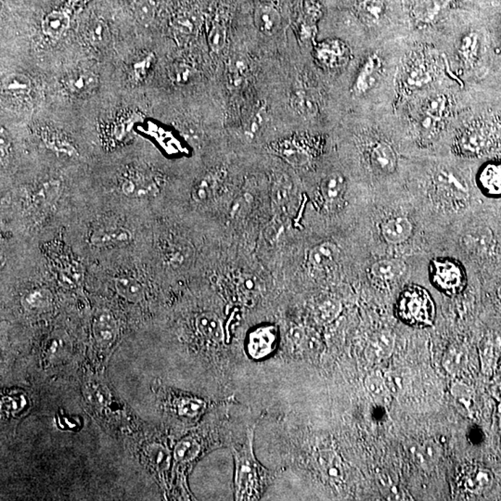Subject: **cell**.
<instances>
[{"instance_id":"cell-25","label":"cell","mask_w":501,"mask_h":501,"mask_svg":"<svg viewBox=\"0 0 501 501\" xmlns=\"http://www.w3.org/2000/svg\"><path fill=\"white\" fill-rule=\"evenodd\" d=\"M197 329L206 339L220 342L223 339V327L219 317L212 313H204L197 317Z\"/></svg>"},{"instance_id":"cell-5","label":"cell","mask_w":501,"mask_h":501,"mask_svg":"<svg viewBox=\"0 0 501 501\" xmlns=\"http://www.w3.org/2000/svg\"><path fill=\"white\" fill-rule=\"evenodd\" d=\"M277 345V330L273 326L257 328L249 334L247 351L252 358L260 361L275 350Z\"/></svg>"},{"instance_id":"cell-30","label":"cell","mask_w":501,"mask_h":501,"mask_svg":"<svg viewBox=\"0 0 501 501\" xmlns=\"http://www.w3.org/2000/svg\"><path fill=\"white\" fill-rule=\"evenodd\" d=\"M293 109L303 117H312L317 112V106L313 97L304 88L296 89L291 98Z\"/></svg>"},{"instance_id":"cell-29","label":"cell","mask_w":501,"mask_h":501,"mask_svg":"<svg viewBox=\"0 0 501 501\" xmlns=\"http://www.w3.org/2000/svg\"><path fill=\"white\" fill-rule=\"evenodd\" d=\"M115 289L121 297L138 303L144 298V289L140 282L131 277H120L115 280Z\"/></svg>"},{"instance_id":"cell-4","label":"cell","mask_w":501,"mask_h":501,"mask_svg":"<svg viewBox=\"0 0 501 501\" xmlns=\"http://www.w3.org/2000/svg\"><path fill=\"white\" fill-rule=\"evenodd\" d=\"M435 187L445 200L457 203L468 198V187L453 170L441 169L434 175Z\"/></svg>"},{"instance_id":"cell-16","label":"cell","mask_w":501,"mask_h":501,"mask_svg":"<svg viewBox=\"0 0 501 501\" xmlns=\"http://www.w3.org/2000/svg\"><path fill=\"white\" fill-rule=\"evenodd\" d=\"M371 162L378 172L392 174L397 169V156L389 144L380 141L371 148Z\"/></svg>"},{"instance_id":"cell-36","label":"cell","mask_w":501,"mask_h":501,"mask_svg":"<svg viewBox=\"0 0 501 501\" xmlns=\"http://www.w3.org/2000/svg\"><path fill=\"white\" fill-rule=\"evenodd\" d=\"M367 388L371 393L372 397L378 401V402L382 403L384 405L387 403L388 398H389V389H388L387 382L384 378L379 374H374L369 375L367 378Z\"/></svg>"},{"instance_id":"cell-13","label":"cell","mask_w":501,"mask_h":501,"mask_svg":"<svg viewBox=\"0 0 501 501\" xmlns=\"http://www.w3.org/2000/svg\"><path fill=\"white\" fill-rule=\"evenodd\" d=\"M70 23L71 16L68 10H53L42 21L41 30L47 38L51 40H58L67 32Z\"/></svg>"},{"instance_id":"cell-28","label":"cell","mask_w":501,"mask_h":501,"mask_svg":"<svg viewBox=\"0 0 501 501\" xmlns=\"http://www.w3.org/2000/svg\"><path fill=\"white\" fill-rule=\"evenodd\" d=\"M275 149L283 159L293 165L305 164L309 160L306 149L295 141H280L275 146Z\"/></svg>"},{"instance_id":"cell-1","label":"cell","mask_w":501,"mask_h":501,"mask_svg":"<svg viewBox=\"0 0 501 501\" xmlns=\"http://www.w3.org/2000/svg\"><path fill=\"white\" fill-rule=\"evenodd\" d=\"M254 432L250 428L247 439L240 450H233L235 460V498L257 500L271 481L272 476L257 461L254 453Z\"/></svg>"},{"instance_id":"cell-7","label":"cell","mask_w":501,"mask_h":501,"mask_svg":"<svg viewBox=\"0 0 501 501\" xmlns=\"http://www.w3.org/2000/svg\"><path fill=\"white\" fill-rule=\"evenodd\" d=\"M132 239V232L127 228L107 227L94 230L89 241L95 247L106 248L127 245Z\"/></svg>"},{"instance_id":"cell-43","label":"cell","mask_w":501,"mask_h":501,"mask_svg":"<svg viewBox=\"0 0 501 501\" xmlns=\"http://www.w3.org/2000/svg\"><path fill=\"white\" fill-rule=\"evenodd\" d=\"M266 117V106H262L256 110V112L252 115L250 120H249L247 127H246V135L250 136V138L256 136V133L260 130L262 125H263Z\"/></svg>"},{"instance_id":"cell-19","label":"cell","mask_w":501,"mask_h":501,"mask_svg":"<svg viewBox=\"0 0 501 501\" xmlns=\"http://www.w3.org/2000/svg\"><path fill=\"white\" fill-rule=\"evenodd\" d=\"M222 180L221 171H214L204 175L193 190V198L196 203L204 204L211 200L219 191Z\"/></svg>"},{"instance_id":"cell-48","label":"cell","mask_w":501,"mask_h":501,"mask_svg":"<svg viewBox=\"0 0 501 501\" xmlns=\"http://www.w3.org/2000/svg\"><path fill=\"white\" fill-rule=\"evenodd\" d=\"M437 448L435 445L425 444L417 451V457L422 464L431 463L437 460Z\"/></svg>"},{"instance_id":"cell-24","label":"cell","mask_w":501,"mask_h":501,"mask_svg":"<svg viewBox=\"0 0 501 501\" xmlns=\"http://www.w3.org/2000/svg\"><path fill=\"white\" fill-rule=\"evenodd\" d=\"M445 99L437 96L430 99L424 108L425 117L421 121V130L427 135H431L438 121L445 114Z\"/></svg>"},{"instance_id":"cell-46","label":"cell","mask_w":501,"mask_h":501,"mask_svg":"<svg viewBox=\"0 0 501 501\" xmlns=\"http://www.w3.org/2000/svg\"><path fill=\"white\" fill-rule=\"evenodd\" d=\"M322 466L327 469L328 476L332 478H340L342 476V469L339 461L332 452H326L322 459Z\"/></svg>"},{"instance_id":"cell-18","label":"cell","mask_w":501,"mask_h":501,"mask_svg":"<svg viewBox=\"0 0 501 501\" xmlns=\"http://www.w3.org/2000/svg\"><path fill=\"white\" fill-rule=\"evenodd\" d=\"M345 180L342 174L334 172L326 175L322 180L321 191L325 204L334 206L342 200L345 191Z\"/></svg>"},{"instance_id":"cell-2","label":"cell","mask_w":501,"mask_h":501,"mask_svg":"<svg viewBox=\"0 0 501 501\" xmlns=\"http://www.w3.org/2000/svg\"><path fill=\"white\" fill-rule=\"evenodd\" d=\"M397 315L400 321L408 326H431L435 317V302L424 288L409 286L398 297Z\"/></svg>"},{"instance_id":"cell-17","label":"cell","mask_w":501,"mask_h":501,"mask_svg":"<svg viewBox=\"0 0 501 501\" xmlns=\"http://www.w3.org/2000/svg\"><path fill=\"white\" fill-rule=\"evenodd\" d=\"M256 28L264 35L271 36L279 30L280 15L276 8L269 3H261L254 12Z\"/></svg>"},{"instance_id":"cell-44","label":"cell","mask_w":501,"mask_h":501,"mask_svg":"<svg viewBox=\"0 0 501 501\" xmlns=\"http://www.w3.org/2000/svg\"><path fill=\"white\" fill-rule=\"evenodd\" d=\"M482 136L476 132H468L461 136V148L468 153H476L482 146Z\"/></svg>"},{"instance_id":"cell-52","label":"cell","mask_w":501,"mask_h":501,"mask_svg":"<svg viewBox=\"0 0 501 501\" xmlns=\"http://www.w3.org/2000/svg\"><path fill=\"white\" fill-rule=\"evenodd\" d=\"M83 0H68L67 6L69 8L77 7Z\"/></svg>"},{"instance_id":"cell-51","label":"cell","mask_w":501,"mask_h":501,"mask_svg":"<svg viewBox=\"0 0 501 501\" xmlns=\"http://www.w3.org/2000/svg\"><path fill=\"white\" fill-rule=\"evenodd\" d=\"M0 144H1V158H6L8 151H9V140L6 132L3 128L1 130V136H0Z\"/></svg>"},{"instance_id":"cell-33","label":"cell","mask_w":501,"mask_h":501,"mask_svg":"<svg viewBox=\"0 0 501 501\" xmlns=\"http://www.w3.org/2000/svg\"><path fill=\"white\" fill-rule=\"evenodd\" d=\"M384 5L382 0H361L358 12L364 22L375 25L381 20L384 14Z\"/></svg>"},{"instance_id":"cell-11","label":"cell","mask_w":501,"mask_h":501,"mask_svg":"<svg viewBox=\"0 0 501 501\" xmlns=\"http://www.w3.org/2000/svg\"><path fill=\"white\" fill-rule=\"evenodd\" d=\"M493 479V474L489 469L469 467L461 473L459 482L466 491L481 494L491 487Z\"/></svg>"},{"instance_id":"cell-12","label":"cell","mask_w":501,"mask_h":501,"mask_svg":"<svg viewBox=\"0 0 501 501\" xmlns=\"http://www.w3.org/2000/svg\"><path fill=\"white\" fill-rule=\"evenodd\" d=\"M406 265L401 259L387 258L375 262L371 269L374 280L382 283H392L406 272Z\"/></svg>"},{"instance_id":"cell-3","label":"cell","mask_w":501,"mask_h":501,"mask_svg":"<svg viewBox=\"0 0 501 501\" xmlns=\"http://www.w3.org/2000/svg\"><path fill=\"white\" fill-rule=\"evenodd\" d=\"M430 278L432 284L448 295L460 293L465 286L463 269L452 259H435L430 266Z\"/></svg>"},{"instance_id":"cell-37","label":"cell","mask_w":501,"mask_h":501,"mask_svg":"<svg viewBox=\"0 0 501 501\" xmlns=\"http://www.w3.org/2000/svg\"><path fill=\"white\" fill-rule=\"evenodd\" d=\"M200 445L193 438H186L178 443L175 450V458L180 463H190L200 453Z\"/></svg>"},{"instance_id":"cell-26","label":"cell","mask_w":501,"mask_h":501,"mask_svg":"<svg viewBox=\"0 0 501 501\" xmlns=\"http://www.w3.org/2000/svg\"><path fill=\"white\" fill-rule=\"evenodd\" d=\"M492 240L491 232L484 228H480L466 233L463 237V245L467 250L484 253L491 247Z\"/></svg>"},{"instance_id":"cell-10","label":"cell","mask_w":501,"mask_h":501,"mask_svg":"<svg viewBox=\"0 0 501 501\" xmlns=\"http://www.w3.org/2000/svg\"><path fill=\"white\" fill-rule=\"evenodd\" d=\"M64 88L72 95L80 97L93 93L99 86V77L93 71H75L67 75Z\"/></svg>"},{"instance_id":"cell-32","label":"cell","mask_w":501,"mask_h":501,"mask_svg":"<svg viewBox=\"0 0 501 501\" xmlns=\"http://www.w3.org/2000/svg\"><path fill=\"white\" fill-rule=\"evenodd\" d=\"M43 140L47 146L58 151V153L67 154L70 156L77 154L73 144L64 135L58 133L57 131L51 130L43 131Z\"/></svg>"},{"instance_id":"cell-21","label":"cell","mask_w":501,"mask_h":501,"mask_svg":"<svg viewBox=\"0 0 501 501\" xmlns=\"http://www.w3.org/2000/svg\"><path fill=\"white\" fill-rule=\"evenodd\" d=\"M339 249L334 243L325 241L311 249L308 254V262L315 269H323L337 259Z\"/></svg>"},{"instance_id":"cell-40","label":"cell","mask_w":501,"mask_h":501,"mask_svg":"<svg viewBox=\"0 0 501 501\" xmlns=\"http://www.w3.org/2000/svg\"><path fill=\"white\" fill-rule=\"evenodd\" d=\"M195 23L191 15L181 14L175 21L174 30L178 42H187L195 31Z\"/></svg>"},{"instance_id":"cell-15","label":"cell","mask_w":501,"mask_h":501,"mask_svg":"<svg viewBox=\"0 0 501 501\" xmlns=\"http://www.w3.org/2000/svg\"><path fill=\"white\" fill-rule=\"evenodd\" d=\"M117 323L109 311H101L93 322V334L101 345L108 346L117 339Z\"/></svg>"},{"instance_id":"cell-14","label":"cell","mask_w":501,"mask_h":501,"mask_svg":"<svg viewBox=\"0 0 501 501\" xmlns=\"http://www.w3.org/2000/svg\"><path fill=\"white\" fill-rule=\"evenodd\" d=\"M413 227L406 217H392L382 225V235L389 245H398L413 234Z\"/></svg>"},{"instance_id":"cell-34","label":"cell","mask_w":501,"mask_h":501,"mask_svg":"<svg viewBox=\"0 0 501 501\" xmlns=\"http://www.w3.org/2000/svg\"><path fill=\"white\" fill-rule=\"evenodd\" d=\"M247 73L248 64L245 58L243 56H235L233 58L230 60L229 73H228L230 86H233V88H237V86L243 85Z\"/></svg>"},{"instance_id":"cell-27","label":"cell","mask_w":501,"mask_h":501,"mask_svg":"<svg viewBox=\"0 0 501 501\" xmlns=\"http://www.w3.org/2000/svg\"><path fill=\"white\" fill-rule=\"evenodd\" d=\"M395 345V337L389 330L378 332L371 343V356L375 361H384L389 358Z\"/></svg>"},{"instance_id":"cell-50","label":"cell","mask_w":501,"mask_h":501,"mask_svg":"<svg viewBox=\"0 0 501 501\" xmlns=\"http://www.w3.org/2000/svg\"><path fill=\"white\" fill-rule=\"evenodd\" d=\"M338 312H339V306L334 302H328L321 308L322 319H324L325 321L332 319L337 316Z\"/></svg>"},{"instance_id":"cell-42","label":"cell","mask_w":501,"mask_h":501,"mask_svg":"<svg viewBox=\"0 0 501 501\" xmlns=\"http://www.w3.org/2000/svg\"><path fill=\"white\" fill-rule=\"evenodd\" d=\"M161 0H136L135 12L136 18L143 23L153 21L158 10Z\"/></svg>"},{"instance_id":"cell-8","label":"cell","mask_w":501,"mask_h":501,"mask_svg":"<svg viewBox=\"0 0 501 501\" xmlns=\"http://www.w3.org/2000/svg\"><path fill=\"white\" fill-rule=\"evenodd\" d=\"M347 55V49L339 40H325L315 49L317 62L327 68L340 66L345 62Z\"/></svg>"},{"instance_id":"cell-6","label":"cell","mask_w":501,"mask_h":501,"mask_svg":"<svg viewBox=\"0 0 501 501\" xmlns=\"http://www.w3.org/2000/svg\"><path fill=\"white\" fill-rule=\"evenodd\" d=\"M121 191L130 198L144 199L156 195L159 188L156 180L144 172H131L123 178Z\"/></svg>"},{"instance_id":"cell-9","label":"cell","mask_w":501,"mask_h":501,"mask_svg":"<svg viewBox=\"0 0 501 501\" xmlns=\"http://www.w3.org/2000/svg\"><path fill=\"white\" fill-rule=\"evenodd\" d=\"M381 68L382 62L380 57L377 54L369 55L356 75L353 86L355 93L361 95L372 88L377 82Z\"/></svg>"},{"instance_id":"cell-22","label":"cell","mask_w":501,"mask_h":501,"mask_svg":"<svg viewBox=\"0 0 501 501\" xmlns=\"http://www.w3.org/2000/svg\"><path fill=\"white\" fill-rule=\"evenodd\" d=\"M3 93L15 99H25L33 89L32 81L27 75L14 73L8 75L2 84Z\"/></svg>"},{"instance_id":"cell-23","label":"cell","mask_w":501,"mask_h":501,"mask_svg":"<svg viewBox=\"0 0 501 501\" xmlns=\"http://www.w3.org/2000/svg\"><path fill=\"white\" fill-rule=\"evenodd\" d=\"M108 27L103 21L93 19L83 26L82 38L84 41L93 48H101L108 41Z\"/></svg>"},{"instance_id":"cell-31","label":"cell","mask_w":501,"mask_h":501,"mask_svg":"<svg viewBox=\"0 0 501 501\" xmlns=\"http://www.w3.org/2000/svg\"><path fill=\"white\" fill-rule=\"evenodd\" d=\"M60 182L56 180L43 183L34 194V204L36 208L44 209L51 206L60 194Z\"/></svg>"},{"instance_id":"cell-47","label":"cell","mask_w":501,"mask_h":501,"mask_svg":"<svg viewBox=\"0 0 501 501\" xmlns=\"http://www.w3.org/2000/svg\"><path fill=\"white\" fill-rule=\"evenodd\" d=\"M204 404L195 400H184L180 404L178 411L181 415L195 417L203 409Z\"/></svg>"},{"instance_id":"cell-39","label":"cell","mask_w":501,"mask_h":501,"mask_svg":"<svg viewBox=\"0 0 501 501\" xmlns=\"http://www.w3.org/2000/svg\"><path fill=\"white\" fill-rule=\"evenodd\" d=\"M208 45L215 53H219L225 47L227 43V29L225 25L219 22L212 23L208 32Z\"/></svg>"},{"instance_id":"cell-41","label":"cell","mask_w":501,"mask_h":501,"mask_svg":"<svg viewBox=\"0 0 501 501\" xmlns=\"http://www.w3.org/2000/svg\"><path fill=\"white\" fill-rule=\"evenodd\" d=\"M195 73V70L190 64L185 62H177L170 67L169 77L173 83L177 85H184L190 82Z\"/></svg>"},{"instance_id":"cell-20","label":"cell","mask_w":501,"mask_h":501,"mask_svg":"<svg viewBox=\"0 0 501 501\" xmlns=\"http://www.w3.org/2000/svg\"><path fill=\"white\" fill-rule=\"evenodd\" d=\"M478 185L487 195L501 196V164L485 165L478 175Z\"/></svg>"},{"instance_id":"cell-49","label":"cell","mask_w":501,"mask_h":501,"mask_svg":"<svg viewBox=\"0 0 501 501\" xmlns=\"http://www.w3.org/2000/svg\"><path fill=\"white\" fill-rule=\"evenodd\" d=\"M259 282L257 278L253 276H243L240 282V288L243 293L253 295L259 291Z\"/></svg>"},{"instance_id":"cell-45","label":"cell","mask_w":501,"mask_h":501,"mask_svg":"<svg viewBox=\"0 0 501 501\" xmlns=\"http://www.w3.org/2000/svg\"><path fill=\"white\" fill-rule=\"evenodd\" d=\"M149 456H151V459L157 468L160 469L169 468L170 463L169 453L161 445H154L149 451Z\"/></svg>"},{"instance_id":"cell-38","label":"cell","mask_w":501,"mask_h":501,"mask_svg":"<svg viewBox=\"0 0 501 501\" xmlns=\"http://www.w3.org/2000/svg\"><path fill=\"white\" fill-rule=\"evenodd\" d=\"M154 62V55L147 53L138 57L130 67V78L135 83H140L145 80L151 69Z\"/></svg>"},{"instance_id":"cell-35","label":"cell","mask_w":501,"mask_h":501,"mask_svg":"<svg viewBox=\"0 0 501 501\" xmlns=\"http://www.w3.org/2000/svg\"><path fill=\"white\" fill-rule=\"evenodd\" d=\"M52 295L49 291L38 289L29 293L23 299V306L29 310H41L49 308L51 303Z\"/></svg>"}]
</instances>
